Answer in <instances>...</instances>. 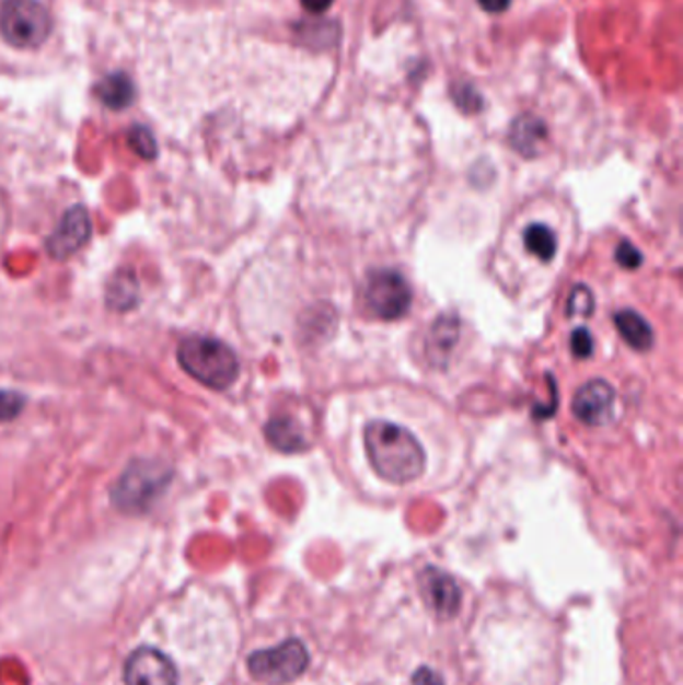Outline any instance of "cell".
Here are the masks:
<instances>
[{"mask_svg":"<svg viewBox=\"0 0 683 685\" xmlns=\"http://www.w3.org/2000/svg\"><path fill=\"white\" fill-rule=\"evenodd\" d=\"M0 33L12 47H40L50 35V14L38 0H4Z\"/></svg>","mask_w":683,"mask_h":685,"instance_id":"5","label":"cell"},{"mask_svg":"<svg viewBox=\"0 0 683 685\" xmlns=\"http://www.w3.org/2000/svg\"><path fill=\"white\" fill-rule=\"evenodd\" d=\"M93 235V223L91 214L83 205L71 207L67 213L62 214V221L55 229V233L48 236V255L55 260H65L79 253L89 243Z\"/></svg>","mask_w":683,"mask_h":685,"instance_id":"8","label":"cell"},{"mask_svg":"<svg viewBox=\"0 0 683 685\" xmlns=\"http://www.w3.org/2000/svg\"><path fill=\"white\" fill-rule=\"evenodd\" d=\"M523 245L528 248V253L535 255L543 263H549L557 253V236L549 227L533 223L523 231Z\"/></svg>","mask_w":683,"mask_h":685,"instance_id":"14","label":"cell"},{"mask_svg":"<svg viewBox=\"0 0 683 685\" xmlns=\"http://www.w3.org/2000/svg\"><path fill=\"white\" fill-rule=\"evenodd\" d=\"M477 2L482 4L484 11L491 12V14H501L511 4V0H477Z\"/></svg>","mask_w":683,"mask_h":685,"instance_id":"23","label":"cell"},{"mask_svg":"<svg viewBox=\"0 0 683 685\" xmlns=\"http://www.w3.org/2000/svg\"><path fill=\"white\" fill-rule=\"evenodd\" d=\"M366 299L369 309L381 320H401L412 307V287L400 272L379 269L367 279Z\"/></svg>","mask_w":683,"mask_h":685,"instance_id":"7","label":"cell"},{"mask_svg":"<svg viewBox=\"0 0 683 685\" xmlns=\"http://www.w3.org/2000/svg\"><path fill=\"white\" fill-rule=\"evenodd\" d=\"M333 2H335V0H301L303 9H305V11L313 12V14H321V12L329 11V7Z\"/></svg>","mask_w":683,"mask_h":685,"instance_id":"24","label":"cell"},{"mask_svg":"<svg viewBox=\"0 0 683 685\" xmlns=\"http://www.w3.org/2000/svg\"><path fill=\"white\" fill-rule=\"evenodd\" d=\"M24 407V397L16 391L0 390V421H12Z\"/></svg>","mask_w":683,"mask_h":685,"instance_id":"19","label":"cell"},{"mask_svg":"<svg viewBox=\"0 0 683 685\" xmlns=\"http://www.w3.org/2000/svg\"><path fill=\"white\" fill-rule=\"evenodd\" d=\"M417 590L427 614L439 624H453L465 607L460 581L436 566H425L417 576Z\"/></svg>","mask_w":683,"mask_h":685,"instance_id":"6","label":"cell"},{"mask_svg":"<svg viewBox=\"0 0 683 685\" xmlns=\"http://www.w3.org/2000/svg\"><path fill=\"white\" fill-rule=\"evenodd\" d=\"M173 479V469L159 460H137L113 487V503L123 513H144L163 496Z\"/></svg>","mask_w":683,"mask_h":685,"instance_id":"4","label":"cell"},{"mask_svg":"<svg viewBox=\"0 0 683 685\" xmlns=\"http://www.w3.org/2000/svg\"><path fill=\"white\" fill-rule=\"evenodd\" d=\"M542 139V127L537 123L523 120L521 127L513 130V144L518 147L519 153H530L535 149V142Z\"/></svg>","mask_w":683,"mask_h":685,"instance_id":"18","label":"cell"},{"mask_svg":"<svg viewBox=\"0 0 683 685\" xmlns=\"http://www.w3.org/2000/svg\"><path fill=\"white\" fill-rule=\"evenodd\" d=\"M130 149L135 153L142 156V159H154L157 156V141H154L151 130L144 129V127H135L129 132Z\"/></svg>","mask_w":683,"mask_h":685,"instance_id":"17","label":"cell"},{"mask_svg":"<svg viewBox=\"0 0 683 685\" xmlns=\"http://www.w3.org/2000/svg\"><path fill=\"white\" fill-rule=\"evenodd\" d=\"M4 233H7V209H4V205L0 202V245H2V241H4Z\"/></svg>","mask_w":683,"mask_h":685,"instance_id":"25","label":"cell"},{"mask_svg":"<svg viewBox=\"0 0 683 685\" xmlns=\"http://www.w3.org/2000/svg\"><path fill=\"white\" fill-rule=\"evenodd\" d=\"M595 307V299L591 295L586 285H576L569 293L567 299V315L574 317V315H581V317H589L593 313Z\"/></svg>","mask_w":683,"mask_h":685,"instance_id":"16","label":"cell"},{"mask_svg":"<svg viewBox=\"0 0 683 685\" xmlns=\"http://www.w3.org/2000/svg\"><path fill=\"white\" fill-rule=\"evenodd\" d=\"M615 329L624 337V341L636 351H648L653 345V329L634 309H622L613 315Z\"/></svg>","mask_w":683,"mask_h":685,"instance_id":"12","label":"cell"},{"mask_svg":"<svg viewBox=\"0 0 683 685\" xmlns=\"http://www.w3.org/2000/svg\"><path fill=\"white\" fill-rule=\"evenodd\" d=\"M569 347H571V353L576 355L578 359H589L593 355V337H591V333L586 327H579V329L571 333Z\"/></svg>","mask_w":683,"mask_h":685,"instance_id":"20","label":"cell"},{"mask_svg":"<svg viewBox=\"0 0 683 685\" xmlns=\"http://www.w3.org/2000/svg\"><path fill=\"white\" fill-rule=\"evenodd\" d=\"M615 260L624 267V269H637L641 265V253L637 251L629 241H622L615 248Z\"/></svg>","mask_w":683,"mask_h":685,"instance_id":"21","label":"cell"},{"mask_svg":"<svg viewBox=\"0 0 683 685\" xmlns=\"http://www.w3.org/2000/svg\"><path fill=\"white\" fill-rule=\"evenodd\" d=\"M412 685H448L445 677L429 665L417 667L412 675Z\"/></svg>","mask_w":683,"mask_h":685,"instance_id":"22","label":"cell"},{"mask_svg":"<svg viewBox=\"0 0 683 685\" xmlns=\"http://www.w3.org/2000/svg\"><path fill=\"white\" fill-rule=\"evenodd\" d=\"M265 438L275 450L283 451V453H299L309 448L303 429L289 415L271 417L269 423L265 426Z\"/></svg>","mask_w":683,"mask_h":685,"instance_id":"11","label":"cell"},{"mask_svg":"<svg viewBox=\"0 0 683 685\" xmlns=\"http://www.w3.org/2000/svg\"><path fill=\"white\" fill-rule=\"evenodd\" d=\"M178 363L202 385L215 391L229 390L239 378L235 351L212 337H189L178 345Z\"/></svg>","mask_w":683,"mask_h":685,"instance_id":"2","label":"cell"},{"mask_svg":"<svg viewBox=\"0 0 683 685\" xmlns=\"http://www.w3.org/2000/svg\"><path fill=\"white\" fill-rule=\"evenodd\" d=\"M139 301L137 279L130 272H118L108 287V305L117 311L135 307Z\"/></svg>","mask_w":683,"mask_h":685,"instance_id":"15","label":"cell"},{"mask_svg":"<svg viewBox=\"0 0 683 685\" xmlns=\"http://www.w3.org/2000/svg\"><path fill=\"white\" fill-rule=\"evenodd\" d=\"M125 684L177 685V667L163 651L144 646L132 651L125 663Z\"/></svg>","mask_w":683,"mask_h":685,"instance_id":"9","label":"cell"},{"mask_svg":"<svg viewBox=\"0 0 683 685\" xmlns=\"http://www.w3.org/2000/svg\"><path fill=\"white\" fill-rule=\"evenodd\" d=\"M313 665V651L305 639L289 636L279 643L248 653V675L263 685H291Z\"/></svg>","mask_w":683,"mask_h":685,"instance_id":"3","label":"cell"},{"mask_svg":"<svg viewBox=\"0 0 683 685\" xmlns=\"http://www.w3.org/2000/svg\"><path fill=\"white\" fill-rule=\"evenodd\" d=\"M96 93H99V98L103 101V105H106L108 108H115V111L129 107L132 98H135L132 83H130L129 77L123 74V72L108 74L96 86Z\"/></svg>","mask_w":683,"mask_h":685,"instance_id":"13","label":"cell"},{"mask_svg":"<svg viewBox=\"0 0 683 685\" xmlns=\"http://www.w3.org/2000/svg\"><path fill=\"white\" fill-rule=\"evenodd\" d=\"M366 450L373 469L390 484H413L424 475V445L405 427L371 421L366 427Z\"/></svg>","mask_w":683,"mask_h":685,"instance_id":"1","label":"cell"},{"mask_svg":"<svg viewBox=\"0 0 683 685\" xmlns=\"http://www.w3.org/2000/svg\"><path fill=\"white\" fill-rule=\"evenodd\" d=\"M571 409L583 426H605L613 419L615 390L603 379H591L579 387Z\"/></svg>","mask_w":683,"mask_h":685,"instance_id":"10","label":"cell"}]
</instances>
